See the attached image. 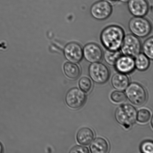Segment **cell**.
I'll use <instances>...</instances> for the list:
<instances>
[{"mask_svg": "<svg viewBox=\"0 0 153 153\" xmlns=\"http://www.w3.org/2000/svg\"><path fill=\"white\" fill-rule=\"evenodd\" d=\"M124 36L122 28L117 25H112L102 31L100 40L103 46L108 50L118 51L121 48Z\"/></svg>", "mask_w": 153, "mask_h": 153, "instance_id": "1", "label": "cell"}, {"mask_svg": "<svg viewBox=\"0 0 153 153\" xmlns=\"http://www.w3.org/2000/svg\"><path fill=\"white\" fill-rule=\"evenodd\" d=\"M137 112L136 108L132 105L124 104L115 111V117L117 122L126 129L130 128L136 122Z\"/></svg>", "mask_w": 153, "mask_h": 153, "instance_id": "2", "label": "cell"}, {"mask_svg": "<svg viewBox=\"0 0 153 153\" xmlns=\"http://www.w3.org/2000/svg\"><path fill=\"white\" fill-rule=\"evenodd\" d=\"M128 27L133 35L140 38L146 37L152 30V25L148 19L138 16H135L130 19Z\"/></svg>", "mask_w": 153, "mask_h": 153, "instance_id": "3", "label": "cell"}, {"mask_svg": "<svg viewBox=\"0 0 153 153\" xmlns=\"http://www.w3.org/2000/svg\"><path fill=\"white\" fill-rule=\"evenodd\" d=\"M141 43L137 37L133 34H127L124 36L121 46V53L125 56L135 58L140 53Z\"/></svg>", "mask_w": 153, "mask_h": 153, "instance_id": "4", "label": "cell"}, {"mask_svg": "<svg viewBox=\"0 0 153 153\" xmlns=\"http://www.w3.org/2000/svg\"><path fill=\"white\" fill-rule=\"evenodd\" d=\"M127 88L126 96L132 103L138 106L144 104L147 98V94L143 86L139 83L133 82Z\"/></svg>", "mask_w": 153, "mask_h": 153, "instance_id": "5", "label": "cell"}, {"mask_svg": "<svg viewBox=\"0 0 153 153\" xmlns=\"http://www.w3.org/2000/svg\"><path fill=\"white\" fill-rule=\"evenodd\" d=\"M88 73L92 80L99 84L105 83L110 76L108 68L105 64L99 62L93 63L90 65Z\"/></svg>", "mask_w": 153, "mask_h": 153, "instance_id": "6", "label": "cell"}, {"mask_svg": "<svg viewBox=\"0 0 153 153\" xmlns=\"http://www.w3.org/2000/svg\"><path fill=\"white\" fill-rule=\"evenodd\" d=\"M112 11L111 5L108 1L101 0L93 4L90 10L91 16L95 19L103 20L110 16Z\"/></svg>", "mask_w": 153, "mask_h": 153, "instance_id": "7", "label": "cell"}, {"mask_svg": "<svg viewBox=\"0 0 153 153\" xmlns=\"http://www.w3.org/2000/svg\"><path fill=\"white\" fill-rule=\"evenodd\" d=\"M85 93L79 88H71L65 96V102L69 107L73 109H78L82 107L86 100Z\"/></svg>", "mask_w": 153, "mask_h": 153, "instance_id": "8", "label": "cell"}, {"mask_svg": "<svg viewBox=\"0 0 153 153\" xmlns=\"http://www.w3.org/2000/svg\"><path fill=\"white\" fill-rule=\"evenodd\" d=\"M83 56L88 62H99L103 57V51L100 46L96 43H89L85 45L82 49Z\"/></svg>", "mask_w": 153, "mask_h": 153, "instance_id": "9", "label": "cell"}, {"mask_svg": "<svg viewBox=\"0 0 153 153\" xmlns=\"http://www.w3.org/2000/svg\"><path fill=\"white\" fill-rule=\"evenodd\" d=\"M64 54L70 62L77 63L83 58V51L79 43L75 42L68 43L64 49Z\"/></svg>", "mask_w": 153, "mask_h": 153, "instance_id": "10", "label": "cell"}, {"mask_svg": "<svg viewBox=\"0 0 153 153\" xmlns=\"http://www.w3.org/2000/svg\"><path fill=\"white\" fill-rule=\"evenodd\" d=\"M128 7L130 13L134 16L143 17L149 10V4L147 0H129Z\"/></svg>", "mask_w": 153, "mask_h": 153, "instance_id": "11", "label": "cell"}, {"mask_svg": "<svg viewBox=\"0 0 153 153\" xmlns=\"http://www.w3.org/2000/svg\"><path fill=\"white\" fill-rule=\"evenodd\" d=\"M115 68L119 73L129 74L134 71L135 66L134 60L131 57L122 55L115 64Z\"/></svg>", "mask_w": 153, "mask_h": 153, "instance_id": "12", "label": "cell"}, {"mask_svg": "<svg viewBox=\"0 0 153 153\" xmlns=\"http://www.w3.org/2000/svg\"><path fill=\"white\" fill-rule=\"evenodd\" d=\"M111 81L114 88L120 91H124L126 89L130 82L128 76L126 75L120 73L114 75Z\"/></svg>", "mask_w": 153, "mask_h": 153, "instance_id": "13", "label": "cell"}, {"mask_svg": "<svg viewBox=\"0 0 153 153\" xmlns=\"http://www.w3.org/2000/svg\"><path fill=\"white\" fill-rule=\"evenodd\" d=\"M94 138V133L91 129L84 127L78 131L76 139L81 145H88L92 142Z\"/></svg>", "mask_w": 153, "mask_h": 153, "instance_id": "14", "label": "cell"}, {"mask_svg": "<svg viewBox=\"0 0 153 153\" xmlns=\"http://www.w3.org/2000/svg\"><path fill=\"white\" fill-rule=\"evenodd\" d=\"M91 143L90 146L91 153H105L108 151V143L103 138L97 137Z\"/></svg>", "mask_w": 153, "mask_h": 153, "instance_id": "15", "label": "cell"}, {"mask_svg": "<svg viewBox=\"0 0 153 153\" xmlns=\"http://www.w3.org/2000/svg\"><path fill=\"white\" fill-rule=\"evenodd\" d=\"M64 70L66 76L72 79H77L80 74L79 67L73 63H66L64 65Z\"/></svg>", "mask_w": 153, "mask_h": 153, "instance_id": "16", "label": "cell"}, {"mask_svg": "<svg viewBox=\"0 0 153 153\" xmlns=\"http://www.w3.org/2000/svg\"><path fill=\"white\" fill-rule=\"evenodd\" d=\"M135 67L139 71H144L147 70L150 65L149 59L143 53H139L135 57Z\"/></svg>", "mask_w": 153, "mask_h": 153, "instance_id": "17", "label": "cell"}, {"mask_svg": "<svg viewBox=\"0 0 153 153\" xmlns=\"http://www.w3.org/2000/svg\"><path fill=\"white\" fill-rule=\"evenodd\" d=\"M121 52L118 51L107 50L103 54V58L105 62L111 66L115 65V63L120 57L121 56Z\"/></svg>", "mask_w": 153, "mask_h": 153, "instance_id": "18", "label": "cell"}, {"mask_svg": "<svg viewBox=\"0 0 153 153\" xmlns=\"http://www.w3.org/2000/svg\"><path fill=\"white\" fill-rule=\"evenodd\" d=\"M153 38L149 37L145 40L142 46V50L145 54L149 59H153Z\"/></svg>", "mask_w": 153, "mask_h": 153, "instance_id": "19", "label": "cell"}, {"mask_svg": "<svg viewBox=\"0 0 153 153\" xmlns=\"http://www.w3.org/2000/svg\"><path fill=\"white\" fill-rule=\"evenodd\" d=\"M151 112L148 109H142L138 112L137 118L138 121L141 123H145L150 120Z\"/></svg>", "mask_w": 153, "mask_h": 153, "instance_id": "20", "label": "cell"}, {"mask_svg": "<svg viewBox=\"0 0 153 153\" xmlns=\"http://www.w3.org/2000/svg\"><path fill=\"white\" fill-rule=\"evenodd\" d=\"M79 85L80 89L85 93L89 92L92 88V82L88 77L81 78L79 81Z\"/></svg>", "mask_w": 153, "mask_h": 153, "instance_id": "21", "label": "cell"}, {"mask_svg": "<svg viewBox=\"0 0 153 153\" xmlns=\"http://www.w3.org/2000/svg\"><path fill=\"white\" fill-rule=\"evenodd\" d=\"M111 100L116 103H122L127 100L126 94L122 91H115L112 92L111 95Z\"/></svg>", "mask_w": 153, "mask_h": 153, "instance_id": "22", "label": "cell"}, {"mask_svg": "<svg viewBox=\"0 0 153 153\" xmlns=\"http://www.w3.org/2000/svg\"><path fill=\"white\" fill-rule=\"evenodd\" d=\"M141 152L144 153H152L153 152V144L151 141H146L143 142L141 145Z\"/></svg>", "mask_w": 153, "mask_h": 153, "instance_id": "23", "label": "cell"}, {"mask_svg": "<svg viewBox=\"0 0 153 153\" xmlns=\"http://www.w3.org/2000/svg\"><path fill=\"white\" fill-rule=\"evenodd\" d=\"M89 151L86 147L77 145L72 148L70 151V153H88Z\"/></svg>", "mask_w": 153, "mask_h": 153, "instance_id": "24", "label": "cell"}, {"mask_svg": "<svg viewBox=\"0 0 153 153\" xmlns=\"http://www.w3.org/2000/svg\"><path fill=\"white\" fill-rule=\"evenodd\" d=\"M4 151V148L2 144L1 143V142H0V153H1L3 152Z\"/></svg>", "mask_w": 153, "mask_h": 153, "instance_id": "25", "label": "cell"}, {"mask_svg": "<svg viewBox=\"0 0 153 153\" xmlns=\"http://www.w3.org/2000/svg\"><path fill=\"white\" fill-rule=\"evenodd\" d=\"M118 1H121V2L126 3L128 2L129 0H118Z\"/></svg>", "mask_w": 153, "mask_h": 153, "instance_id": "26", "label": "cell"}]
</instances>
